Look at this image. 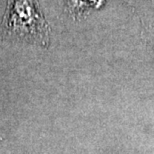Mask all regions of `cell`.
I'll use <instances>...</instances> for the list:
<instances>
[{"mask_svg": "<svg viewBox=\"0 0 154 154\" xmlns=\"http://www.w3.org/2000/svg\"><path fill=\"white\" fill-rule=\"evenodd\" d=\"M50 30L38 0H7L0 25V41L48 47Z\"/></svg>", "mask_w": 154, "mask_h": 154, "instance_id": "obj_1", "label": "cell"}]
</instances>
